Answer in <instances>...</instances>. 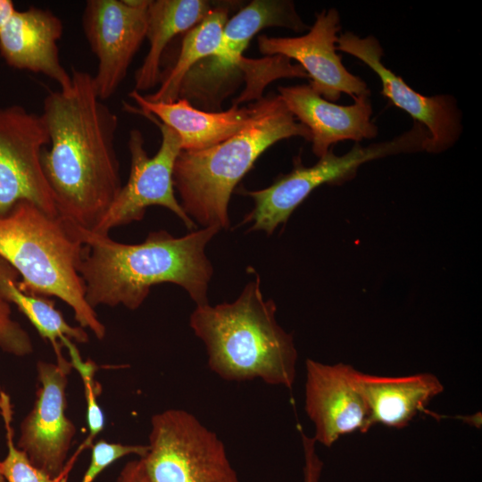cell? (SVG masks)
I'll return each instance as SVG.
<instances>
[{"label": "cell", "instance_id": "6da1fadb", "mask_svg": "<svg viewBox=\"0 0 482 482\" xmlns=\"http://www.w3.org/2000/svg\"><path fill=\"white\" fill-rule=\"evenodd\" d=\"M68 90L44 99L41 116L50 147L43 170L59 214L93 230L121 189L115 150L118 118L96 93L93 75L71 69Z\"/></svg>", "mask_w": 482, "mask_h": 482}, {"label": "cell", "instance_id": "7a4b0ae2", "mask_svg": "<svg viewBox=\"0 0 482 482\" xmlns=\"http://www.w3.org/2000/svg\"><path fill=\"white\" fill-rule=\"evenodd\" d=\"M76 229L85 245L79 272L93 309L122 304L136 310L151 287L162 283L180 286L196 305L208 303L213 269L204 250L220 229L205 227L181 237L154 231L137 245L119 243L78 225Z\"/></svg>", "mask_w": 482, "mask_h": 482}, {"label": "cell", "instance_id": "3957f363", "mask_svg": "<svg viewBox=\"0 0 482 482\" xmlns=\"http://www.w3.org/2000/svg\"><path fill=\"white\" fill-rule=\"evenodd\" d=\"M260 277L232 303L196 305L189 324L205 345L212 371L228 381L259 378L291 389L297 352L293 336L276 320L277 306L264 300Z\"/></svg>", "mask_w": 482, "mask_h": 482}, {"label": "cell", "instance_id": "277c9868", "mask_svg": "<svg viewBox=\"0 0 482 482\" xmlns=\"http://www.w3.org/2000/svg\"><path fill=\"white\" fill-rule=\"evenodd\" d=\"M247 125L213 146L179 154L173 185L181 207L205 227H229L231 194L258 157L275 143L292 137L311 141L309 129L294 117L276 94L256 100Z\"/></svg>", "mask_w": 482, "mask_h": 482}, {"label": "cell", "instance_id": "5b68a950", "mask_svg": "<svg viewBox=\"0 0 482 482\" xmlns=\"http://www.w3.org/2000/svg\"><path fill=\"white\" fill-rule=\"evenodd\" d=\"M84 252L75 223L32 203L21 201L0 216V258L21 276L19 288L62 300L81 328L103 339L105 327L86 300L79 272Z\"/></svg>", "mask_w": 482, "mask_h": 482}, {"label": "cell", "instance_id": "8992f818", "mask_svg": "<svg viewBox=\"0 0 482 482\" xmlns=\"http://www.w3.org/2000/svg\"><path fill=\"white\" fill-rule=\"evenodd\" d=\"M272 26L295 31L310 29L302 21L292 1L250 2L228 20L215 52L197 62L186 75L179 98L193 101L204 109L219 108L244 78L247 86L243 96H260L263 87L276 78L275 60L271 56L251 60L245 58L243 53L257 32Z\"/></svg>", "mask_w": 482, "mask_h": 482}, {"label": "cell", "instance_id": "52a82bcc", "mask_svg": "<svg viewBox=\"0 0 482 482\" xmlns=\"http://www.w3.org/2000/svg\"><path fill=\"white\" fill-rule=\"evenodd\" d=\"M429 135L425 127L414 121L412 127L400 136L368 146L355 143L344 155L329 151L313 166L305 167L298 158L289 173L278 177L270 187L260 190L243 189L239 193L250 196L254 207L243 223L253 222L251 230H264L271 235L286 223L303 201L319 186L341 183L352 179L358 168L373 160L399 154L424 151Z\"/></svg>", "mask_w": 482, "mask_h": 482}, {"label": "cell", "instance_id": "ba28073f", "mask_svg": "<svg viewBox=\"0 0 482 482\" xmlns=\"http://www.w3.org/2000/svg\"><path fill=\"white\" fill-rule=\"evenodd\" d=\"M147 445L139 459L149 482H239L222 441L185 410L154 414Z\"/></svg>", "mask_w": 482, "mask_h": 482}, {"label": "cell", "instance_id": "9c48e42d", "mask_svg": "<svg viewBox=\"0 0 482 482\" xmlns=\"http://www.w3.org/2000/svg\"><path fill=\"white\" fill-rule=\"evenodd\" d=\"M126 107L147 118L158 127L162 135L161 145L155 155L149 157L144 148L142 133L138 129H132L129 132V180L92 231L108 235L109 231L116 227L141 220L146 208L152 205H159L170 210L188 229H195V222L185 212L174 194L173 170L176 159L181 151L179 135L152 114L129 105Z\"/></svg>", "mask_w": 482, "mask_h": 482}, {"label": "cell", "instance_id": "30bf717a", "mask_svg": "<svg viewBox=\"0 0 482 482\" xmlns=\"http://www.w3.org/2000/svg\"><path fill=\"white\" fill-rule=\"evenodd\" d=\"M49 143L41 114L17 104L0 107V216L21 201L60 215L41 163Z\"/></svg>", "mask_w": 482, "mask_h": 482}, {"label": "cell", "instance_id": "8fae6325", "mask_svg": "<svg viewBox=\"0 0 482 482\" xmlns=\"http://www.w3.org/2000/svg\"><path fill=\"white\" fill-rule=\"evenodd\" d=\"M150 0H88L82 27L98 65L93 75L101 100L118 89L146 35Z\"/></svg>", "mask_w": 482, "mask_h": 482}, {"label": "cell", "instance_id": "7c38bea8", "mask_svg": "<svg viewBox=\"0 0 482 482\" xmlns=\"http://www.w3.org/2000/svg\"><path fill=\"white\" fill-rule=\"evenodd\" d=\"M337 50L365 63L379 78L381 94L426 128L429 138L424 151L440 154L458 141L463 127L456 99L450 95L426 96L409 87L401 77L383 64L384 52L374 36L361 37L350 31L341 33L337 40Z\"/></svg>", "mask_w": 482, "mask_h": 482}, {"label": "cell", "instance_id": "4fadbf2b", "mask_svg": "<svg viewBox=\"0 0 482 482\" xmlns=\"http://www.w3.org/2000/svg\"><path fill=\"white\" fill-rule=\"evenodd\" d=\"M341 30L337 9L323 10L309 31L295 37H258L262 54L294 59L311 79L310 87L328 101H337L342 93L353 98L369 93L367 84L352 74L337 53V40Z\"/></svg>", "mask_w": 482, "mask_h": 482}, {"label": "cell", "instance_id": "5bb4252c", "mask_svg": "<svg viewBox=\"0 0 482 482\" xmlns=\"http://www.w3.org/2000/svg\"><path fill=\"white\" fill-rule=\"evenodd\" d=\"M38 388L32 410L23 420L17 447L51 478L70 471L65 467L76 427L65 415L68 374L57 363L37 364Z\"/></svg>", "mask_w": 482, "mask_h": 482}, {"label": "cell", "instance_id": "9a60e30c", "mask_svg": "<svg viewBox=\"0 0 482 482\" xmlns=\"http://www.w3.org/2000/svg\"><path fill=\"white\" fill-rule=\"evenodd\" d=\"M306 414L314 425L313 440L330 447L341 436L366 432L373 425L355 379L356 370L345 363H305Z\"/></svg>", "mask_w": 482, "mask_h": 482}, {"label": "cell", "instance_id": "2e32d148", "mask_svg": "<svg viewBox=\"0 0 482 482\" xmlns=\"http://www.w3.org/2000/svg\"><path fill=\"white\" fill-rule=\"evenodd\" d=\"M278 96L294 117L311 133L312 152L323 157L340 141L372 139L378 136L371 120L370 92L353 97L351 105H339L318 95L310 85L278 87Z\"/></svg>", "mask_w": 482, "mask_h": 482}, {"label": "cell", "instance_id": "e0dca14e", "mask_svg": "<svg viewBox=\"0 0 482 482\" xmlns=\"http://www.w3.org/2000/svg\"><path fill=\"white\" fill-rule=\"evenodd\" d=\"M62 32V20L49 10H16L0 32V54L9 66L41 73L54 80L60 90H68L71 75L62 65L58 49Z\"/></svg>", "mask_w": 482, "mask_h": 482}, {"label": "cell", "instance_id": "ac0fdd59", "mask_svg": "<svg viewBox=\"0 0 482 482\" xmlns=\"http://www.w3.org/2000/svg\"><path fill=\"white\" fill-rule=\"evenodd\" d=\"M129 96L139 111L154 116L179 137L181 150L197 151L213 146L237 134L251 120L254 104L233 105L223 112H208L194 107L186 98L172 103L153 102L133 89Z\"/></svg>", "mask_w": 482, "mask_h": 482}, {"label": "cell", "instance_id": "d6986e66", "mask_svg": "<svg viewBox=\"0 0 482 482\" xmlns=\"http://www.w3.org/2000/svg\"><path fill=\"white\" fill-rule=\"evenodd\" d=\"M357 385L366 401L372 425L403 428L441 394L444 386L431 373L382 377L355 372Z\"/></svg>", "mask_w": 482, "mask_h": 482}, {"label": "cell", "instance_id": "ffe728a7", "mask_svg": "<svg viewBox=\"0 0 482 482\" xmlns=\"http://www.w3.org/2000/svg\"><path fill=\"white\" fill-rule=\"evenodd\" d=\"M204 0H150L145 37L149 50L135 73L134 89H151L162 79L161 60L164 49L178 34L188 31L211 11Z\"/></svg>", "mask_w": 482, "mask_h": 482}, {"label": "cell", "instance_id": "44dd1931", "mask_svg": "<svg viewBox=\"0 0 482 482\" xmlns=\"http://www.w3.org/2000/svg\"><path fill=\"white\" fill-rule=\"evenodd\" d=\"M17 274L13 268L0 258V295L6 302L14 303L42 338L51 344L56 356V363L67 371L71 370V362L62 354V343L65 338L78 343H87V333L81 327L70 325L62 314L55 309L53 301L21 290L16 279Z\"/></svg>", "mask_w": 482, "mask_h": 482}, {"label": "cell", "instance_id": "7402d4cb", "mask_svg": "<svg viewBox=\"0 0 482 482\" xmlns=\"http://www.w3.org/2000/svg\"><path fill=\"white\" fill-rule=\"evenodd\" d=\"M229 10L212 7L206 16L187 31L174 65L162 75L159 88L145 97L153 102L172 103L179 98V91L188 71L218 48Z\"/></svg>", "mask_w": 482, "mask_h": 482}, {"label": "cell", "instance_id": "603a6c76", "mask_svg": "<svg viewBox=\"0 0 482 482\" xmlns=\"http://www.w3.org/2000/svg\"><path fill=\"white\" fill-rule=\"evenodd\" d=\"M62 344L68 348L72 368H75L81 377L87 403V423L89 434L74 454L77 457L82 450L93 445L96 436L104 429V416L97 403L100 390L99 385L94 379L97 369L96 364L91 360L82 361L76 345L71 339L65 338Z\"/></svg>", "mask_w": 482, "mask_h": 482}, {"label": "cell", "instance_id": "cb8c5ba5", "mask_svg": "<svg viewBox=\"0 0 482 482\" xmlns=\"http://www.w3.org/2000/svg\"><path fill=\"white\" fill-rule=\"evenodd\" d=\"M6 428L8 453L0 461V470L7 482H67L68 472L57 478L49 475L35 467L27 455L15 446L12 440L11 426L12 410L7 408L2 413Z\"/></svg>", "mask_w": 482, "mask_h": 482}, {"label": "cell", "instance_id": "d4e9b609", "mask_svg": "<svg viewBox=\"0 0 482 482\" xmlns=\"http://www.w3.org/2000/svg\"><path fill=\"white\" fill-rule=\"evenodd\" d=\"M147 450V445H122L99 440L91 445L90 463L81 482H93L103 470L114 461L129 454H137L142 458Z\"/></svg>", "mask_w": 482, "mask_h": 482}, {"label": "cell", "instance_id": "484cf974", "mask_svg": "<svg viewBox=\"0 0 482 482\" xmlns=\"http://www.w3.org/2000/svg\"><path fill=\"white\" fill-rule=\"evenodd\" d=\"M11 313L9 303L0 295V348L16 356L28 355L33 351L30 337Z\"/></svg>", "mask_w": 482, "mask_h": 482}, {"label": "cell", "instance_id": "4316f807", "mask_svg": "<svg viewBox=\"0 0 482 482\" xmlns=\"http://www.w3.org/2000/svg\"><path fill=\"white\" fill-rule=\"evenodd\" d=\"M304 452H305V469H304V482H318L321 463L314 453L313 439H310L305 436H303Z\"/></svg>", "mask_w": 482, "mask_h": 482}, {"label": "cell", "instance_id": "83f0119b", "mask_svg": "<svg viewBox=\"0 0 482 482\" xmlns=\"http://www.w3.org/2000/svg\"><path fill=\"white\" fill-rule=\"evenodd\" d=\"M116 482H149L140 459L127 462L120 470Z\"/></svg>", "mask_w": 482, "mask_h": 482}, {"label": "cell", "instance_id": "f1b7e54d", "mask_svg": "<svg viewBox=\"0 0 482 482\" xmlns=\"http://www.w3.org/2000/svg\"><path fill=\"white\" fill-rule=\"evenodd\" d=\"M16 12L12 0H0V32Z\"/></svg>", "mask_w": 482, "mask_h": 482}, {"label": "cell", "instance_id": "f546056e", "mask_svg": "<svg viewBox=\"0 0 482 482\" xmlns=\"http://www.w3.org/2000/svg\"><path fill=\"white\" fill-rule=\"evenodd\" d=\"M9 400V397L4 394V393H1L0 395V414H2V411L5 405V403H7V401Z\"/></svg>", "mask_w": 482, "mask_h": 482}, {"label": "cell", "instance_id": "4dcf8cb0", "mask_svg": "<svg viewBox=\"0 0 482 482\" xmlns=\"http://www.w3.org/2000/svg\"><path fill=\"white\" fill-rule=\"evenodd\" d=\"M0 482H7L0 470Z\"/></svg>", "mask_w": 482, "mask_h": 482}]
</instances>
